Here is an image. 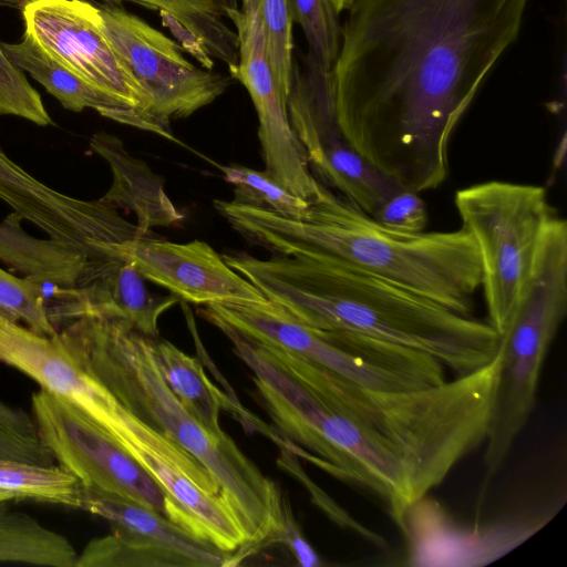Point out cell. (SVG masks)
<instances>
[{"label":"cell","mask_w":567,"mask_h":567,"mask_svg":"<svg viewBox=\"0 0 567 567\" xmlns=\"http://www.w3.org/2000/svg\"><path fill=\"white\" fill-rule=\"evenodd\" d=\"M528 0H354L332 65L349 146L415 193L449 173L452 134L520 31Z\"/></svg>","instance_id":"6da1fadb"},{"label":"cell","mask_w":567,"mask_h":567,"mask_svg":"<svg viewBox=\"0 0 567 567\" xmlns=\"http://www.w3.org/2000/svg\"><path fill=\"white\" fill-rule=\"evenodd\" d=\"M266 299L320 336L351 333L408 347L456 375L492 361L501 336L487 321L456 313L391 280L331 259L247 252L221 255Z\"/></svg>","instance_id":"7a4b0ae2"},{"label":"cell","mask_w":567,"mask_h":567,"mask_svg":"<svg viewBox=\"0 0 567 567\" xmlns=\"http://www.w3.org/2000/svg\"><path fill=\"white\" fill-rule=\"evenodd\" d=\"M246 239L277 255L331 259L401 285L456 313L472 316L482 282L480 255L463 228L405 233L385 227L322 184L305 219L215 199Z\"/></svg>","instance_id":"3957f363"},{"label":"cell","mask_w":567,"mask_h":567,"mask_svg":"<svg viewBox=\"0 0 567 567\" xmlns=\"http://www.w3.org/2000/svg\"><path fill=\"white\" fill-rule=\"evenodd\" d=\"M59 331L128 411L209 471L246 536L239 561L278 542L286 496L227 433H212L184 408L162 375L153 337L123 320L92 316Z\"/></svg>","instance_id":"277c9868"},{"label":"cell","mask_w":567,"mask_h":567,"mask_svg":"<svg viewBox=\"0 0 567 567\" xmlns=\"http://www.w3.org/2000/svg\"><path fill=\"white\" fill-rule=\"evenodd\" d=\"M264 352L318 398L354 420L392 451L410 473L417 498L485 442L501 370L499 349L483 367L411 390L360 385L277 347Z\"/></svg>","instance_id":"5b68a950"},{"label":"cell","mask_w":567,"mask_h":567,"mask_svg":"<svg viewBox=\"0 0 567 567\" xmlns=\"http://www.w3.org/2000/svg\"><path fill=\"white\" fill-rule=\"evenodd\" d=\"M231 342L235 354L252 372V381L281 436L305 447L329 474L380 497L402 525L417 498L402 461L350 416L331 406L280 365L255 341L228 324L213 320Z\"/></svg>","instance_id":"8992f818"},{"label":"cell","mask_w":567,"mask_h":567,"mask_svg":"<svg viewBox=\"0 0 567 567\" xmlns=\"http://www.w3.org/2000/svg\"><path fill=\"white\" fill-rule=\"evenodd\" d=\"M567 311V224L554 215L543 233L526 296L501 336V370L485 439L488 476L504 464L536 402L542 370Z\"/></svg>","instance_id":"52a82bcc"},{"label":"cell","mask_w":567,"mask_h":567,"mask_svg":"<svg viewBox=\"0 0 567 567\" xmlns=\"http://www.w3.org/2000/svg\"><path fill=\"white\" fill-rule=\"evenodd\" d=\"M454 204L478 250L486 321L502 336L526 296L555 212L543 186L502 181L458 189Z\"/></svg>","instance_id":"ba28073f"},{"label":"cell","mask_w":567,"mask_h":567,"mask_svg":"<svg viewBox=\"0 0 567 567\" xmlns=\"http://www.w3.org/2000/svg\"><path fill=\"white\" fill-rule=\"evenodd\" d=\"M31 409L38 436L82 485L148 507L212 543L199 520L76 409L42 389L32 393Z\"/></svg>","instance_id":"9c48e42d"},{"label":"cell","mask_w":567,"mask_h":567,"mask_svg":"<svg viewBox=\"0 0 567 567\" xmlns=\"http://www.w3.org/2000/svg\"><path fill=\"white\" fill-rule=\"evenodd\" d=\"M287 107L291 127L320 183L370 216L401 189L347 143L334 107L332 68L310 51L301 55L300 62L293 60Z\"/></svg>","instance_id":"30bf717a"},{"label":"cell","mask_w":567,"mask_h":567,"mask_svg":"<svg viewBox=\"0 0 567 567\" xmlns=\"http://www.w3.org/2000/svg\"><path fill=\"white\" fill-rule=\"evenodd\" d=\"M97 7L106 35L146 93L150 114L168 140H175L171 120L210 104L234 80L195 65L177 42L114 2Z\"/></svg>","instance_id":"8fae6325"},{"label":"cell","mask_w":567,"mask_h":567,"mask_svg":"<svg viewBox=\"0 0 567 567\" xmlns=\"http://www.w3.org/2000/svg\"><path fill=\"white\" fill-rule=\"evenodd\" d=\"M21 14L24 32L58 63L135 109L152 133L167 138L150 114L146 93L106 35L97 6L86 0H28Z\"/></svg>","instance_id":"7c38bea8"},{"label":"cell","mask_w":567,"mask_h":567,"mask_svg":"<svg viewBox=\"0 0 567 567\" xmlns=\"http://www.w3.org/2000/svg\"><path fill=\"white\" fill-rule=\"evenodd\" d=\"M230 22L238 40V75L258 116V137L265 172L302 199L312 203L321 192L306 150L291 127L287 97L274 75L259 0H239Z\"/></svg>","instance_id":"4fadbf2b"},{"label":"cell","mask_w":567,"mask_h":567,"mask_svg":"<svg viewBox=\"0 0 567 567\" xmlns=\"http://www.w3.org/2000/svg\"><path fill=\"white\" fill-rule=\"evenodd\" d=\"M0 199L49 238L92 261L114 257L111 245L143 236L115 207L49 187L0 150Z\"/></svg>","instance_id":"5bb4252c"},{"label":"cell","mask_w":567,"mask_h":567,"mask_svg":"<svg viewBox=\"0 0 567 567\" xmlns=\"http://www.w3.org/2000/svg\"><path fill=\"white\" fill-rule=\"evenodd\" d=\"M548 518L529 514L464 524L423 496L408 507L400 528L409 540L411 566H484L525 542Z\"/></svg>","instance_id":"9a60e30c"},{"label":"cell","mask_w":567,"mask_h":567,"mask_svg":"<svg viewBox=\"0 0 567 567\" xmlns=\"http://www.w3.org/2000/svg\"><path fill=\"white\" fill-rule=\"evenodd\" d=\"M148 234L113 245L116 256L134 262L145 280L197 305L261 302L267 299L203 240L173 243Z\"/></svg>","instance_id":"2e32d148"},{"label":"cell","mask_w":567,"mask_h":567,"mask_svg":"<svg viewBox=\"0 0 567 567\" xmlns=\"http://www.w3.org/2000/svg\"><path fill=\"white\" fill-rule=\"evenodd\" d=\"M199 313L207 321L219 320L250 340L293 353L360 385L383 390L420 389L327 341L268 299L210 302L204 305Z\"/></svg>","instance_id":"e0dca14e"},{"label":"cell","mask_w":567,"mask_h":567,"mask_svg":"<svg viewBox=\"0 0 567 567\" xmlns=\"http://www.w3.org/2000/svg\"><path fill=\"white\" fill-rule=\"evenodd\" d=\"M177 301L174 295L151 292L134 262L116 256L92 261L83 279L73 287L52 285L45 308L56 329L76 318L92 316L123 320L156 338L159 317Z\"/></svg>","instance_id":"ac0fdd59"},{"label":"cell","mask_w":567,"mask_h":567,"mask_svg":"<svg viewBox=\"0 0 567 567\" xmlns=\"http://www.w3.org/2000/svg\"><path fill=\"white\" fill-rule=\"evenodd\" d=\"M127 1L157 10L172 33L203 68L213 70L214 60L238 75V40L230 22L239 0H105Z\"/></svg>","instance_id":"d6986e66"},{"label":"cell","mask_w":567,"mask_h":567,"mask_svg":"<svg viewBox=\"0 0 567 567\" xmlns=\"http://www.w3.org/2000/svg\"><path fill=\"white\" fill-rule=\"evenodd\" d=\"M89 144L109 164L113 176L110 189L101 199L116 209L134 213L142 235L152 234V227H169L183 220V214L164 189L163 178L145 162L132 156L117 136L97 132Z\"/></svg>","instance_id":"ffe728a7"},{"label":"cell","mask_w":567,"mask_h":567,"mask_svg":"<svg viewBox=\"0 0 567 567\" xmlns=\"http://www.w3.org/2000/svg\"><path fill=\"white\" fill-rule=\"evenodd\" d=\"M80 509L121 529L179 551L195 567L234 566V554L204 540L158 512L120 496L83 485Z\"/></svg>","instance_id":"44dd1931"},{"label":"cell","mask_w":567,"mask_h":567,"mask_svg":"<svg viewBox=\"0 0 567 567\" xmlns=\"http://www.w3.org/2000/svg\"><path fill=\"white\" fill-rule=\"evenodd\" d=\"M153 347L165 382L184 408L208 431L216 435L226 433L219 423L220 411L226 410L252 430L267 434L275 442H281L282 437L274 429L246 411L234 396L219 390L208 379L199 360L159 337L153 339Z\"/></svg>","instance_id":"7402d4cb"},{"label":"cell","mask_w":567,"mask_h":567,"mask_svg":"<svg viewBox=\"0 0 567 567\" xmlns=\"http://www.w3.org/2000/svg\"><path fill=\"white\" fill-rule=\"evenodd\" d=\"M7 56L38 81L64 109H92L102 116L151 132L150 125L132 106L84 82L47 53L28 33L17 43H1Z\"/></svg>","instance_id":"603a6c76"},{"label":"cell","mask_w":567,"mask_h":567,"mask_svg":"<svg viewBox=\"0 0 567 567\" xmlns=\"http://www.w3.org/2000/svg\"><path fill=\"white\" fill-rule=\"evenodd\" d=\"M22 217L12 212L0 221V261L27 278L55 284L78 285L92 260L51 238H35L22 227Z\"/></svg>","instance_id":"cb8c5ba5"},{"label":"cell","mask_w":567,"mask_h":567,"mask_svg":"<svg viewBox=\"0 0 567 567\" xmlns=\"http://www.w3.org/2000/svg\"><path fill=\"white\" fill-rule=\"evenodd\" d=\"M73 544L31 515L0 511V563L74 567Z\"/></svg>","instance_id":"d4e9b609"},{"label":"cell","mask_w":567,"mask_h":567,"mask_svg":"<svg viewBox=\"0 0 567 567\" xmlns=\"http://www.w3.org/2000/svg\"><path fill=\"white\" fill-rule=\"evenodd\" d=\"M83 485L65 467L0 457V504L32 501L79 508Z\"/></svg>","instance_id":"484cf974"},{"label":"cell","mask_w":567,"mask_h":567,"mask_svg":"<svg viewBox=\"0 0 567 567\" xmlns=\"http://www.w3.org/2000/svg\"><path fill=\"white\" fill-rule=\"evenodd\" d=\"M74 567H195L185 555L137 535L116 529L89 542Z\"/></svg>","instance_id":"4316f807"},{"label":"cell","mask_w":567,"mask_h":567,"mask_svg":"<svg viewBox=\"0 0 567 567\" xmlns=\"http://www.w3.org/2000/svg\"><path fill=\"white\" fill-rule=\"evenodd\" d=\"M220 169L225 181L234 186L233 202L292 219L306 218L309 202L288 190L265 171L239 164L220 166Z\"/></svg>","instance_id":"83f0119b"},{"label":"cell","mask_w":567,"mask_h":567,"mask_svg":"<svg viewBox=\"0 0 567 567\" xmlns=\"http://www.w3.org/2000/svg\"><path fill=\"white\" fill-rule=\"evenodd\" d=\"M43 282L20 278L0 268V313L38 333L53 336L58 329L47 312Z\"/></svg>","instance_id":"f1b7e54d"},{"label":"cell","mask_w":567,"mask_h":567,"mask_svg":"<svg viewBox=\"0 0 567 567\" xmlns=\"http://www.w3.org/2000/svg\"><path fill=\"white\" fill-rule=\"evenodd\" d=\"M268 55L274 75L288 99L293 65L291 0H259Z\"/></svg>","instance_id":"f546056e"},{"label":"cell","mask_w":567,"mask_h":567,"mask_svg":"<svg viewBox=\"0 0 567 567\" xmlns=\"http://www.w3.org/2000/svg\"><path fill=\"white\" fill-rule=\"evenodd\" d=\"M293 20L308 42V51L333 65L341 42L339 14L330 0H291Z\"/></svg>","instance_id":"4dcf8cb0"},{"label":"cell","mask_w":567,"mask_h":567,"mask_svg":"<svg viewBox=\"0 0 567 567\" xmlns=\"http://www.w3.org/2000/svg\"><path fill=\"white\" fill-rule=\"evenodd\" d=\"M0 114L14 115L40 126L53 124L39 92L4 53L0 44Z\"/></svg>","instance_id":"1f68e13d"},{"label":"cell","mask_w":567,"mask_h":567,"mask_svg":"<svg viewBox=\"0 0 567 567\" xmlns=\"http://www.w3.org/2000/svg\"><path fill=\"white\" fill-rule=\"evenodd\" d=\"M419 193L399 189L371 216L381 225L405 233L424 231L427 210Z\"/></svg>","instance_id":"d6a6232c"},{"label":"cell","mask_w":567,"mask_h":567,"mask_svg":"<svg viewBox=\"0 0 567 567\" xmlns=\"http://www.w3.org/2000/svg\"><path fill=\"white\" fill-rule=\"evenodd\" d=\"M0 457L42 465L54 464V456L39 436L23 435L0 426Z\"/></svg>","instance_id":"836d02e7"},{"label":"cell","mask_w":567,"mask_h":567,"mask_svg":"<svg viewBox=\"0 0 567 567\" xmlns=\"http://www.w3.org/2000/svg\"><path fill=\"white\" fill-rule=\"evenodd\" d=\"M277 543L285 544L300 566H321L320 557L302 535L287 497L285 498L284 507V529Z\"/></svg>","instance_id":"e575fe53"},{"label":"cell","mask_w":567,"mask_h":567,"mask_svg":"<svg viewBox=\"0 0 567 567\" xmlns=\"http://www.w3.org/2000/svg\"><path fill=\"white\" fill-rule=\"evenodd\" d=\"M0 426L23 434L38 436L32 414L20 408L11 406L0 399Z\"/></svg>","instance_id":"d590c367"},{"label":"cell","mask_w":567,"mask_h":567,"mask_svg":"<svg viewBox=\"0 0 567 567\" xmlns=\"http://www.w3.org/2000/svg\"><path fill=\"white\" fill-rule=\"evenodd\" d=\"M354 0H330L338 13L346 11Z\"/></svg>","instance_id":"8d00e7d4"}]
</instances>
